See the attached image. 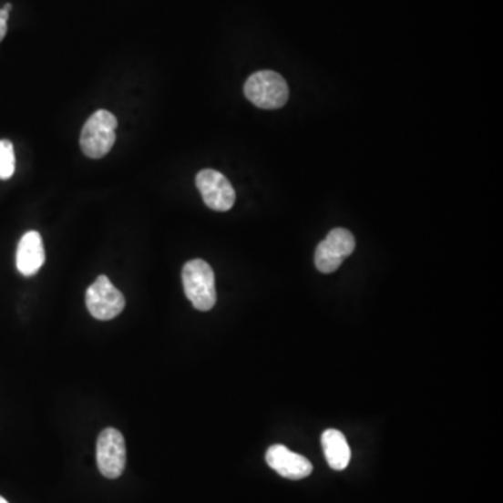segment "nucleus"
Wrapping results in <instances>:
<instances>
[{
  "label": "nucleus",
  "mask_w": 503,
  "mask_h": 503,
  "mask_svg": "<svg viewBox=\"0 0 503 503\" xmlns=\"http://www.w3.org/2000/svg\"><path fill=\"white\" fill-rule=\"evenodd\" d=\"M322 447L327 465L335 471H343L348 467L351 460V450L347 439L337 429H327L322 435Z\"/></svg>",
  "instance_id": "obj_10"
},
{
  "label": "nucleus",
  "mask_w": 503,
  "mask_h": 503,
  "mask_svg": "<svg viewBox=\"0 0 503 503\" xmlns=\"http://www.w3.org/2000/svg\"><path fill=\"white\" fill-rule=\"evenodd\" d=\"M5 9H6V10H7V12H9V13H10V10H12V9H13V6H12V5H10V4H6V6H5Z\"/></svg>",
  "instance_id": "obj_13"
},
{
  "label": "nucleus",
  "mask_w": 503,
  "mask_h": 503,
  "mask_svg": "<svg viewBox=\"0 0 503 503\" xmlns=\"http://www.w3.org/2000/svg\"><path fill=\"white\" fill-rule=\"evenodd\" d=\"M44 263L46 249L41 235L36 231H28L18 242L15 266L23 276L31 277L36 276Z\"/></svg>",
  "instance_id": "obj_9"
},
{
  "label": "nucleus",
  "mask_w": 503,
  "mask_h": 503,
  "mask_svg": "<svg viewBox=\"0 0 503 503\" xmlns=\"http://www.w3.org/2000/svg\"><path fill=\"white\" fill-rule=\"evenodd\" d=\"M118 119L107 109H99L88 118L80 135V147L84 156L99 159L111 151L117 141Z\"/></svg>",
  "instance_id": "obj_2"
},
{
  "label": "nucleus",
  "mask_w": 503,
  "mask_h": 503,
  "mask_svg": "<svg viewBox=\"0 0 503 503\" xmlns=\"http://www.w3.org/2000/svg\"><path fill=\"white\" fill-rule=\"evenodd\" d=\"M246 98L262 109H279L287 104L290 91L284 77L272 70L253 73L246 80Z\"/></svg>",
  "instance_id": "obj_3"
},
{
  "label": "nucleus",
  "mask_w": 503,
  "mask_h": 503,
  "mask_svg": "<svg viewBox=\"0 0 503 503\" xmlns=\"http://www.w3.org/2000/svg\"><path fill=\"white\" fill-rule=\"evenodd\" d=\"M267 465L280 476L288 479H303L311 476V461L298 453L291 452L282 445H272L266 453Z\"/></svg>",
  "instance_id": "obj_8"
},
{
  "label": "nucleus",
  "mask_w": 503,
  "mask_h": 503,
  "mask_svg": "<svg viewBox=\"0 0 503 503\" xmlns=\"http://www.w3.org/2000/svg\"><path fill=\"white\" fill-rule=\"evenodd\" d=\"M0 503H9L5 498L0 497Z\"/></svg>",
  "instance_id": "obj_14"
},
{
  "label": "nucleus",
  "mask_w": 503,
  "mask_h": 503,
  "mask_svg": "<svg viewBox=\"0 0 503 503\" xmlns=\"http://www.w3.org/2000/svg\"><path fill=\"white\" fill-rule=\"evenodd\" d=\"M7 20H9V12L6 9H0V42L4 41L7 33Z\"/></svg>",
  "instance_id": "obj_12"
},
{
  "label": "nucleus",
  "mask_w": 503,
  "mask_h": 503,
  "mask_svg": "<svg viewBox=\"0 0 503 503\" xmlns=\"http://www.w3.org/2000/svg\"><path fill=\"white\" fill-rule=\"evenodd\" d=\"M86 305L93 318L98 321H111L122 313L126 301L123 293L109 282L108 277L99 276L88 287Z\"/></svg>",
  "instance_id": "obj_4"
},
{
  "label": "nucleus",
  "mask_w": 503,
  "mask_h": 503,
  "mask_svg": "<svg viewBox=\"0 0 503 503\" xmlns=\"http://www.w3.org/2000/svg\"><path fill=\"white\" fill-rule=\"evenodd\" d=\"M15 171V147L10 140H0V180H10Z\"/></svg>",
  "instance_id": "obj_11"
},
{
  "label": "nucleus",
  "mask_w": 503,
  "mask_h": 503,
  "mask_svg": "<svg viewBox=\"0 0 503 503\" xmlns=\"http://www.w3.org/2000/svg\"><path fill=\"white\" fill-rule=\"evenodd\" d=\"M182 282L186 297L198 311L207 312L216 305V277L207 262L189 261L183 266Z\"/></svg>",
  "instance_id": "obj_1"
},
{
  "label": "nucleus",
  "mask_w": 503,
  "mask_h": 503,
  "mask_svg": "<svg viewBox=\"0 0 503 503\" xmlns=\"http://www.w3.org/2000/svg\"><path fill=\"white\" fill-rule=\"evenodd\" d=\"M196 186L207 207L216 211H228L234 206V188L230 180L216 169H201L196 177Z\"/></svg>",
  "instance_id": "obj_7"
},
{
  "label": "nucleus",
  "mask_w": 503,
  "mask_h": 503,
  "mask_svg": "<svg viewBox=\"0 0 503 503\" xmlns=\"http://www.w3.org/2000/svg\"><path fill=\"white\" fill-rule=\"evenodd\" d=\"M97 465L99 473L109 479L122 476L126 467V445L118 429L107 428L97 442Z\"/></svg>",
  "instance_id": "obj_6"
},
{
  "label": "nucleus",
  "mask_w": 503,
  "mask_h": 503,
  "mask_svg": "<svg viewBox=\"0 0 503 503\" xmlns=\"http://www.w3.org/2000/svg\"><path fill=\"white\" fill-rule=\"evenodd\" d=\"M355 249V238L344 228L330 231L314 252L316 269L324 274L335 272Z\"/></svg>",
  "instance_id": "obj_5"
}]
</instances>
